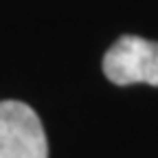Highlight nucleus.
Returning <instances> with one entry per match:
<instances>
[{
	"mask_svg": "<svg viewBox=\"0 0 158 158\" xmlns=\"http://www.w3.org/2000/svg\"><path fill=\"white\" fill-rule=\"evenodd\" d=\"M0 158H48L42 121L22 101H0Z\"/></svg>",
	"mask_w": 158,
	"mask_h": 158,
	"instance_id": "1",
	"label": "nucleus"
},
{
	"mask_svg": "<svg viewBox=\"0 0 158 158\" xmlns=\"http://www.w3.org/2000/svg\"><path fill=\"white\" fill-rule=\"evenodd\" d=\"M103 73L116 86H158V42L123 35L103 55Z\"/></svg>",
	"mask_w": 158,
	"mask_h": 158,
	"instance_id": "2",
	"label": "nucleus"
}]
</instances>
